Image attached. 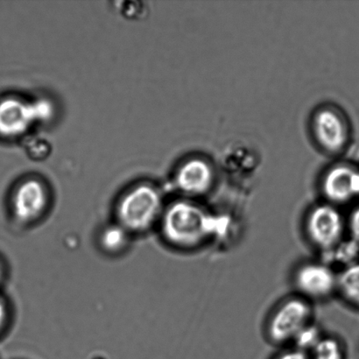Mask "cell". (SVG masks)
I'll use <instances>...</instances> for the list:
<instances>
[{
	"instance_id": "cell-1",
	"label": "cell",
	"mask_w": 359,
	"mask_h": 359,
	"mask_svg": "<svg viewBox=\"0 0 359 359\" xmlns=\"http://www.w3.org/2000/svg\"><path fill=\"white\" fill-rule=\"evenodd\" d=\"M165 238L177 248H198L218 231L217 217L190 200H179L170 204L161 216Z\"/></svg>"
},
{
	"instance_id": "cell-2",
	"label": "cell",
	"mask_w": 359,
	"mask_h": 359,
	"mask_svg": "<svg viewBox=\"0 0 359 359\" xmlns=\"http://www.w3.org/2000/svg\"><path fill=\"white\" fill-rule=\"evenodd\" d=\"M163 196L150 183H140L122 196L117 208L119 224L128 231L140 232L152 226L163 214Z\"/></svg>"
},
{
	"instance_id": "cell-3",
	"label": "cell",
	"mask_w": 359,
	"mask_h": 359,
	"mask_svg": "<svg viewBox=\"0 0 359 359\" xmlns=\"http://www.w3.org/2000/svg\"><path fill=\"white\" fill-rule=\"evenodd\" d=\"M54 114V104L45 98L34 100L16 96L3 98L0 100V136L19 138L34 126L50 121Z\"/></svg>"
},
{
	"instance_id": "cell-4",
	"label": "cell",
	"mask_w": 359,
	"mask_h": 359,
	"mask_svg": "<svg viewBox=\"0 0 359 359\" xmlns=\"http://www.w3.org/2000/svg\"><path fill=\"white\" fill-rule=\"evenodd\" d=\"M346 227L342 213L329 203L313 207L305 219L309 241L323 253L332 251L343 241Z\"/></svg>"
},
{
	"instance_id": "cell-5",
	"label": "cell",
	"mask_w": 359,
	"mask_h": 359,
	"mask_svg": "<svg viewBox=\"0 0 359 359\" xmlns=\"http://www.w3.org/2000/svg\"><path fill=\"white\" fill-rule=\"evenodd\" d=\"M313 309L309 301L302 297H291L281 302L271 316L267 335L273 343L294 342L302 330L312 323Z\"/></svg>"
},
{
	"instance_id": "cell-6",
	"label": "cell",
	"mask_w": 359,
	"mask_h": 359,
	"mask_svg": "<svg viewBox=\"0 0 359 359\" xmlns=\"http://www.w3.org/2000/svg\"><path fill=\"white\" fill-rule=\"evenodd\" d=\"M294 283L306 300H325L337 290V273L325 262H307L295 271Z\"/></svg>"
},
{
	"instance_id": "cell-7",
	"label": "cell",
	"mask_w": 359,
	"mask_h": 359,
	"mask_svg": "<svg viewBox=\"0 0 359 359\" xmlns=\"http://www.w3.org/2000/svg\"><path fill=\"white\" fill-rule=\"evenodd\" d=\"M312 128L316 142L330 153L340 152L349 140V126L343 115L333 108H323L316 112Z\"/></svg>"
},
{
	"instance_id": "cell-8",
	"label": "cell",
	"mask_w": 359,
	"mask_h": 359,
	"mask_svg": "<svg viewBox=\"0 0 359 359\" xmlns=\"http://www.w3.org/2000/svg\"><path fill=\"white\" fill-rule=\"evenodd\" d=\"M322 191L327 203L337 206L359 197V168L349 164H339L326 172Z\"/></svg>"
},
{
	"instance_id": "cell-9",
	"label": "cell",
	"mask_w": 359,
	"mask_h": 359,
	"mask_svg": "<svg viewBox=\"0 0 359 359\" xmlns=\"http://www.w3.org/2000/svg\"><path fill=\"white\" fill-rule=\"evenodd\" d=\"M47 187L41 180L27 178L18 185L13 197V210L17 219L31 222L40 217L48 205Z\"/></svg>"
},
{
	"instance_id": "cell-10",
	"label": "cell",
	"mask_w": 359,
	"mask_h": 359,
	"mask_svg": "<svg viewBox=\"0 0 359 359\" xmlns=\"http://www.w3.org/2000/svg\"><path fill=\"white\" fill-rule=\"evenodd\" d=\"M215 172L210 163L202 158H191L180 165L175 182L180 191L189 196H201L214 184Z\"/></svg>"
},
{
	"instance_id": "cell-11",
	"label": "cell",
	"mask_w": 359,
	"mask_h": 359,
	"mask_svg": "<svg viewBox=\"0 0 359 359\" xmlns=\"http://www.w3.org/2000/svg\"><path fill=\"white\" fill-rule=\"evenodd\" d=\"M348 304L359 309V262L337 273V290Z\"/></svg>"
},
{
	"instance_id": "cell-12",
	"label": "cell",
	"mask_w": 359,
	"mask_h": 359,
	"mask_svg": "<svg viewBox=\"0 0 359 359\" xmlns=\"http://www.w3.org/2000/svg\"><path fill=\"white\" fill-rule=\"evenodd\" d=\"M323 255L330 262L339 264L344 269L359 262V244L351 238H344L332 251Z\"/></svg>"
},
{
	"instance_id": "cell-13",
	"label": "cell",
	"mask_w": 359,
	"mask_h": 359,
	"mask_svg": "<svg viewBox=\"0 0 359 359\" xmlns=\"http://www.w3.org/2000/svg\"><path fill=\"white\" fill-rule=\"evenodd\" d=\"M311 359H344L342 343L333 337H323L313 348L309 355Z\"/></svg>"
},
{
	"instance_id": "cell-14",
	"label": "cell",
	"mask_w": 359,
	"mask_h": 359,
	"mask_svg": "<svg viewBox=\"0 0 359 359\" xmlns=\"http://www.w3.org/2000/svg\"><path fill=\"white\" fill-rule=\"evenodd\" d=\"M128 231L121 224H114L102 232L101 245L108 252H118L128 242Z\"/></svg>"
},
{
	"instance_id": "cell-15",
	"label": "cell",
	"mask_w": 359,
	"mask_h": 359,
	"mask_svg": "<svg viewBox=\"0 0 359 359\" xmlns=\"http://www.w3.org/2000/svg\"><path fill=\"white\" fill-rule=\"evenodd\" d=\"M323 337L318 327L311 323L298 334L294 342L297 344V349L308 353V351H311Z\"/></svg>"
},
{
	"instance_id": "cell-16",
	"label": "cell",
	"mask_w": 359,
	"mask_h": 359,
	"mask_svg": "<svg viewBox=\"0 0 359 359\" xmlns=\"http://www.w3.org/2000/svg\"><path fill=\"white\" fill-rule=\"evenodd\" d=\"M347 226L350 231V238L354 239L359 244V203L351 211L350 217L348 218Z\"/></svg>"
},
{
	"instance_id": "cell-17",
	"label": "cell",
	"mask_w": 359,
	"mask_h": 359,
	"mask_svg": "<svg viewBox=\"0 0 359 359\" xmlns=\"http://www.w3.org/2000/svg\"><path fill=\"white\" fill-rule=\"evenodd\" d=\"M274 359H311V357L305 351L294 348V349L283 351Z\"/></svg>"
},
{
	"instance_id": "cell-18",
	"label": "cell",
	"mask_w": 359,
	"mask_h": 359,
	"mask_svg": "<svg viewBox=\"0 0 359 359\" xmlns=\"http://www.w3.org/2000/svg\"><path fill=\"white\" fill-rule=\"evenodd\" d=\"M6 308L1 300H0V330L2 329L4 323L6 321Z\"/></svg>"
},
{
	"instance_id": "cell-19",
	"label": "cell",
	"mask_w": 359,
	"mask_h": 359,
	"mask_svg": "<svg viewBox=\"0 0 359 359\" xmlns=\"http://www.w3.org/2000/svg\"><path fill=\"white\" fill-rule=\"evenodd\" d=\"M2 273H3V272H2V267H1V266H0V280H1Z\"/></svg>"
}]
</instances>
